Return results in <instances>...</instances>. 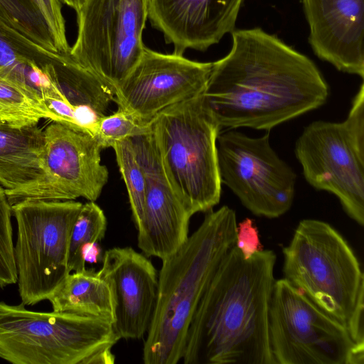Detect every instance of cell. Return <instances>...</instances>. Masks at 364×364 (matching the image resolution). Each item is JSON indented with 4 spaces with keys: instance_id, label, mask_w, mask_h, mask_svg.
<instances>
[{
    "instance_id": "cell-1",
    "label": "cell",
    "mask_w": 364,
    "mask_h": 364,
    "mask_svg": "<svg viewBox=\"0 0 364 364\" xmlns=\"http://www.w3.org/2000/svg\"><path fill=\"white\" fill-rule=\"evenodd\" d=\"M231 34L203 92L220 129L269 131L326 102L328 85L309 58L259 28Z\"/></svg>"
},
{
    "instance_id": "cell-2",
    "label": "cell",
    "mask_w": 364,
    "mask_h": 364,
    "mask_svg": "<svg viewBox=\"0 0 364 364\" xmlns=\"http://www.w3.org/2000/svg\"><path fill=\"white\" fill-rule=\"evenodd\" d=\"M274 251L245 259L235 245L225 255L191 318L184 364H275L269 315Z\"/></svg>"
},
{
    "instance_id": "cell-3",
    "label": "cell",
    "mask_w": 364,
    "mask_h": 364,
    "mask_svg": "<svg viewBox=\"0 0 364 364\" xmlns=\"http://www.w3.org/2000/svg\"><path fill=\"white\" fill-rule=\"evenodd\" d=\"M198 228L162 260L157 301L143 348L145 364L182 360L191 318L225 255L235 245L236 214L223 205L206 212Z\"/></svg>"
},
{
    "instance_id": "cell-4",
    "label": "cell",
    "mask_w": 364,
    "mask_h": 364,
    "mask_svg": "<svg viewBox=\"0 0 364 364\" xmlns=\"http://www.w3.org/2000/svg\"><path fill=\"white\" fill-rule=\"evenodd\" d=\"M282 252L284 278L364 345V275L343 235L326 222L304 219Z\"/></svg>"
},
{
    "instance_id": "cell-5",
    "label": "cell",
    "mask_w": 364,
    "mask_h": 364,
    "mask_svg": "<svg viewBox=\"0 0 364 364\" xmlns=\"http://www.w3.org/2000/svg\"><path fill=\"white\" fill-rule=\"evenodd\" d=\"M203 92L166 108L151 121L166 176L193 215L212 210L221 196L217 152L220 127Z\"/></svg>"
},
{
    "instance_id": "cell-6",
    "label": "cell",
    "mask_w": 364,
    "mask_h": 364,
    "mask_svg": "<svg viewBox=\"0 0 364 364\" xmlns=\"http://www.w3.org/2000/svg\"><path fill=\"white\" fill-rule=\"evenodd\" d=\"M119 339L104 318L0 301V358L12 364H87Z\"/></svg>"
},
{
    "instance_id": "cell-7",
    "label": "cell",
    "mask_w": 364,
    "mask_h": 364,
    "mask_svg": "<svg viewBox=\"0 0 364 364\" xmlns=\"http://www.w3.org/2000/svg\"><path fill=\"white\" fill-rule=\"evenodd\" d=\"M305 180L318 191L335 195L346 214L364 225V85L340 122L308 124L295 144Z\"/></svg>"
},
{
    "instance_id": "cell-8",
    "label": "cell",
    "mask_w": 364,
    "mask_h": 364,
    "mask_svg": "<svg viewBox=\"0 0 364 364\" xmlns=\"http://www.w3.org/2000/svg\"><path fill=\"white\" fill-rule=\"evenodd\" d=\"M82 205L75 200L33 198L11 205L17 223V284L25 306L48 300L70 273V235Z\"/></svg>"
},
{
    "instance_id": "cell-9",
    "label": "cell",
    "mask_w": 364,
    "mask_h": 364,
    "mask_svg": "<svg viewBox=\"0 0 364 364\" xmlns=\"http://www.w3.org/2000/svg\"><path fill=\"white\" fill-rule=\"evenodd\" d=\"M269 333L275 364L364 363V345L285 278L274 282Z\"/></svg>"
},
{
    "instance_id": "cell-10",
    "label": "cell",
    "mask_w": 364,
    "mask_h": 364,
    "mask_svg": "<svg viewBox=\"0 0 364 364\" xmlns=\"http://www.w3.org/2000/svg\"><path fill=\"white\" fill-rule=\"evenodd\" d=\"M76 14L77 35L70 56L115 91L146 47L147 0H86Z\"/></svg>"
},
{
    "instance_id": "cell-11",
    "label": "cell",
    "mask_w": 364,
    "mask_h": 364,
    "mask_svg": "<svg viewBox=\"0 0 364 364\" xmlns=\"http://www.w3.org/2000/svg\"><path fill=\"white\" fill-rule=\"evenodd\" d=\"M217 152L221 183L251 213L276 218L290 209L296 174L272 148L269 131L259 137L236 129L219 132Z\"/></svg>"
},
{
    "instance_id": "cell-12",
    "label": "cell",
    "mask_w": 364,
    "mask_h": 364,
    "mask_svg": "<svg viewBox=\"0 0 364 364\" xmlns=\"http://www.w3.org/2000/svg\"><path fill=\"white\" fill-rule=\"evenodd\" d=\"M43 133V173L21 188L5 189L11 205L26 198L95 201L109 177L96 137L53 121Z\"/></svg>"
},
{
    "instance_id": "cell-13",
    "label": "cell",
    "mask_w": 364,
    "mask_h": 364,
    "mask_svg": "<svg viewBox=\"0 0 364 364\" xmlns=\"http://www.w3.org/2000/svg\"><path fill=\"white\" fill-rule=\"evenodd\" d=\"M212 66L210 62L145 47L136 65L116 87L114 102L118 107L151 122L166 108L202 93Z\"/></svg>"
},
{
    "instance_id": "cell-14",
    "label": "cell",
    "mask_w": 364,
    "mask_h": 364,
    "mask_svg": "<svg viewBox=\"0 0 364 364\" xmlns=\"http://www.w3.org/2000/svg\"><path fill=\"white\" fill-rule=\"evenodd\" d=\"M130 139L146 180L143 219L137 228V245L146 257L163 260L187 241L193 214L171 186L151 132Z\"/></svg>"
},
{
    "instance_id": "cell-15",
    "label": "cell",
    "mask_w": 364,
    "mask_h": 364,
    "mask_svg": "<svg viewBox=\"0 0 364 364\" xmlns=\"http://www.w3.org/2000/svg\"><path fill=\"white\" fill-rule=\"evenodd\" d=\"M102 261L97 272L112 291L116 333L120 339L143 338L156 305L157 270L146 255L131 247L109 249Z\"/></svg>"
},
{
    "instance_id": "cell-16",
    "label": "cell",
    "mask_w": 364,
    "mask_h": 364,
    "mask_svg": "<svg viewBox=\"0 0 364 364\" xmlns=\"http://www.w3.org/2000/svg\"><path fill=\"white\" fill-rule=\"evenodd\" d=\"M243 0H147L148 19L173 53L205 51L232 33Z\"/></svg>"
},
{
    "instance_id": "cell-17",
    "label": "cell",
    "mask_w": 364,
    "mask_h": 364,
    "mask_svg": "<svg viewBox=\"0 0 364 364\" xmlns=\"http://www.w3.org/2000/svg\"><path fill=\"white\" fill-rule=\"evenodd\" d=\"M309 42L338 70L364 77V0H302Z\"/></svg>"
},
{
    "instance_id": "cell-18",
    "label": "cell",
    "mask_w": 364,
    "mask_h": 364,
    "mask_svg": "<svg viewBox=\"0 0 364 364\" xmlns=\"http://www.w3.org/2000/svg\"><path fill=\"white\" fill-rule=\"evenodd\" d=\"M44 133L38 127H15L0 124V184L21 188L43 173Z\"/></svg>"
},
{
    "instance_id": "cell-19",
    "label": "cell",
    "mask_w": 364,
    "mask_h": 364,
    "mask_svg": "<svg viewBox=\"0 0 364 364\" xmlns=\"http://www.w3.org/2000/svg\"><path fill=\"white\" fill-rule=\"evenodd\" d=\"M53 311L114 320V301L108 283L95 269L69 273L48 299Z\"/></svg>"
},
{
    "instance_id": "cell-20",
    "label": "cell",
    "mask_w": 364,
    "mask_h": 364,
    "mask_svg": "<svg viewBox=\"0 0 364 364\" xmlns=\"http://www.w3.org/2000/svg\"><path fill=\"white\" fill-rule=\"evenodd\" d=\"M42 119L63 124L61 118L42 100L0 77V124L31 127L36 126Z\"/></svg>"
},
{
    "instance_id": "cell-21",
    "label": "cell",
    "mask_w": 364,
    "mask_h": 364,
    "mask_svg": "<svg viewBox=\"0 0 364 364\" xmlns=\"http://www.w3.org/2000/svg\"><path fill=\"white\" fill-rule=\"evenodd\" d=\"M106 230L107 218L101 208L95 201L82 204L70 235L68 261L70 272L85 269V249L101 241Z\"/></svg>"
},
{
    "instance_id": "cell-22",
    "label": "cell",
    "mask_w": 364,
    "mask_h": 364,
    "mask_svg": "<svg viewBox=\"0 0 364 364\" xmlns=\"http://www.w3.org/2000/svg\"><path fill=\"white\" fill-rule=\"evenodd\" d=\"M60 55L47 50L0 19V72L23 63L46 67Z\"/></svg>"
},
{
    "instance_id": "cell-23",
    "label": "cell",
    "mask_w": 364,
    "mask_h": 364,
    "mask_svg": "<svg viewBox=\"0 0 364 364\" xmlns=\"http://www.w3.org/2000/svg\"><path fill=\"white\" fill-rule=\"evenodd\" d=\"M112 148L129 196L132 218L136 229L144 213L146 180L130 138L116 141Z\"/></svg>"
},
{
    "instance_id": "cell-24",
    "label": "cell",
    "mask_w": 364,
    "mask_h": 364,
    "mask_svg": "<svg viewBox=\"0 0 364 364\" xmlns=\"http://www.w3.org/2000/svg\"><path fill=\"white\" fill-rule=\"evenodd\" d=\"M0 19L47 50L57 53L46 24L31 0H0Z\"/></svg>"
},
{
    "instance_id": "cell-25",
    "label": "cell",
    "mask_w": 364,
    "mask_h": 364,
    "mask_svg": "<svg viewBox=\"0 0 364 364\" xmlns=\"http://www.w3.org/2000/svg\"><path fill=\"white\" fill-rule=\"evenodd\" d=\"M150 132L151 122H144L132 112L118 107L113 114L100 119L95 137L104 149L112 147L117 141Z\"/></svg>"
},
{
    "instance_id": "cell-26",
    "label": "cell",
    "mask_w": 364,
    "mask_h": 364,
    "mask_svg": "<svg viewBox=\"0 0 364 364\" xmlns=\"http://www.w3.org/2000/svg\"><path fill=\"white\" fill-rule=\"evenodd\" d=\"M12 208L5 189L0 186V288L17 283L13 242Z\"/></svg>"
},
{
    "instance_id": "cell-27",
    "label": "cell",
    "mask_w": 364,
    "mask_h": 364,
    "mask_svg": "<svg viewBox=\"0 0 364 364\" xmlns=\"http://www.w3.org/2000/svg\"><path fill=\"white\" fill-rule=\"evenodd\" d=\"M42 18L59 54L70 55V48L66 37L65 21L60 0H31Z\"/></svg>"
},
{
    "instance_id": "cell-28",
    "label": "cell",
    "mask_w": 364,
    "mask_h": 364,
    "mask_svg": "<svg viewBox=\"0 0 364 364\" xmlns=\"http://www.w3.org/2000/svg\"><path fill=\"white\" fill-rule=\"evenodd\" d=\"M235 246L245 259L263 250L257 228L252 219L245 218L237 225Z\"/></svg>"
},
{
    "instance_id": "cell-29",
    "label": "cell",
    "mask_w": 364,
    "mask_h": 364,
    "mask_svg": "<svg viewBox=\"0 0 364 364\" xmlns=\"http://www.w3.org/2000/svg\"><path fill=\"white\" fill-rule=\"evenodd\" d=\"M101 248L98 243L89 245L85 250V260L89 262H96L98 257L100 255Z\"/></svg>"
},
{
    "instance_id": "cell-30",
    "label": "cell",
    "mask_w": 364,
    "mask_h": 364,
    "mask_svg": "<svg viewBox=\"0 0 364 364\" xmlns=\"http://www.w3.org/2000/svg\"><path fill=\"white\" fill-rule=\"evenodd\" d=\"M60 2L73 9L77 12L86 0H60Z\"/></svg>"
}]
</instances>
